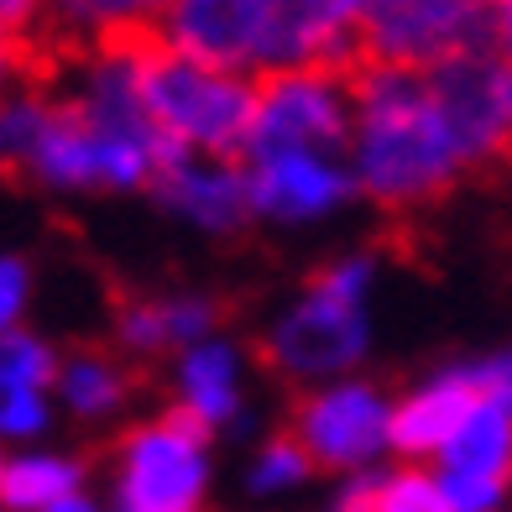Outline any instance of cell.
I'll use <instances>...</instances> for the list:
<instances>
[{
	"label": "cell",
	"instance_id": "26",
	"mask_svg": "<svg viewBox=\"0 0 512 512\" xmlns=\"http://www.w3.org/2000/svg\"><path fill=\"white\" fill-rule=\"evenodd\" d=\"M48 11H53V0H0V32L21 42L32 27L48 21Z\"/></svg>",
	"mask_w": 512,
	"mask_h": 512
},
{
	"label": "cell",
	"instance_id": "22",
	"mask_svg": "<svg viewBox=\"0 0 512 512\" xmlns=\"http://www.w3.org/2000/svg\"><path fill=\"white\" fill-rule=\"evenodd\" d=\"M377 512H450V507H445L439 481H429L424 471H403V476L382 481Z\"/></svg>",
	"mask_w": 512,
	"mask_h": 512
},
{
	"label": "cell",
	"instance_id": "7",
	"mask_svg": "<svg viewBox=\"0 0 512 512\" xmlns=\"http://www.w3.org/2000/svg\"><path fill=\"white\" fill-rule=\"evenodd\" d=\"M209 424L194 408H168L121 445V507L126 512H199Z\"/></svg>",
	"mask_w": 512,
	"mask_h": 512
},
{
	"label": "cell",
	"instance_id": "24",
	"mask_svg": "<svg viewBox=\"0 0 512 512\" xmlns=\"http://www.w3.org/2000/svg\"><path fill=\"white\" fill-rule=\"evenodd\" d=\"M27 298H32V267L21 256H0V335L21 324Z\"/></svg>",
	"mask_w": 512,
	"mask_h": 512
},
{
	"label": "cell",
	"instance_id": "18",
	"mask_svg": "<svg viewBox=\"0 0 512 512\" xmlns=\"http://www.w3.org/2000/svg\"><path fill=\"white\" fill-rule=\"evenodd\" d=\"M209 324H215V309L199 304V298H183V304H131L121 314V340L131 351H162V345L199 340Z\"/></svg>",
	"mask_w": 512,
	"mask_h": 512
},
{
	"label": "cell",
	"instance_id": "9",
	"mask_svg": "<svg viewBox=\"0 0 512 512\" xmlns=\"http://www.w3.org/2000/svg\"><path fill=\"white\" fill-rule=\"evenodd\" d=\"M387 429H392V413L382 408V398L371 387H330L293 408L288 439L314 465L345 471V465H361L377 455L387 445Z\"/></svg>",
	"mask_w": 512,
	"mask_h": 512
},
{
	"label": "cell",
	"instance_id": "20",
	"mask_svg": "<svg viewBox=\"0 0 512 512\" xmlns=\"http://www.w3.org/2000/svg\"><path fill=\"white\" fill-rule=\"evenodd\" d=\"M58 351L32 330H6L0 335V387H27V392H48L58 382Z\"/></svg>",
	"mask_w": 512,
	"mask_h": 512
},
{
	"label": "cell",
	"instance_id": "4",
	"mask_svg": "<svg viewBox=\"0 0 512 512\" xmlns=\"http://www.w3.org/2000/svg\"><path fill=\"white\" fill-rule=\"evenodd\" d=\"M136 79L152 126L168 136L183 157H241L251 136L256 84L225 68H209L189 53H173L168 42H136Z\"/></svg>",
	"mask_w": 512,
	"mask_h": 512
},
{
	"label": "cell",
	"instance_id": "17",
	"mask_svg": "<svg viewBox=\"0 0 512 512\" xmlns=\"http://www.w3.org/2000/svg\"><path fill=\"white\" fill-rule=\"evenodd\" d=\"M178 387H183V408H194L209 429L220 418L236 413V361H230L225 345H199V351L183 356V371H178Z\"/></svg>",
	"mask_w": 512,
	"mask_h": 512
},
{
	"label": "cell",
	"instance_id": "13",
	"mask_svg": "<svg viewBox=\"0 0 512 512\" xmlns=\"http://www.w3.org/2000/svg\"><path fill=\"white\" fill-rule=\"evenodd\" d=\"M486 403V382H481V366H460V371H445L439 382H429L424 392L392 413V429L387 439L408 455H429V450H445L450 439L460 434V424L471 418L476 408Z\"/></svg>",
	"mask_w": 512,
	"mask_h": 512
},
{
	"label": "cell",
	"instance_id": "30",
	"mask_svg": "<svg viewBox=\"0 0 512 512\" xmlns=\"http://www.w3.org/2000/svg\"><path fill=\"white\" fill-rule=\"evenodd\" d=\"M0 476H6V455H0Z\"/></svg>",
	"mask_w": 512,
	"mask_h": 512
},
{
	"label": "cell",
	"instance_id": "14",
	"mask_svg": "<svg viewBox=\"0 0 512 512\" xmlns=\"http://www.w3.org/2000/svg\"><path fill=\"white\" fill-rule=\"evenodd\" d=\"M173 0H53L48 27L74 48H105V42H142L157 37Z\"/></svg>",
	"mask_w": 512,
	"mask_h": 512
},
{
	"label": "cell",
	"instance_id": "23",
	"mask_svg": "<svg viewBox=\"0 0 512 512\" xmlns=\"http://www.w3.org/2000/svg\"><path fill=\"white\" fill-rule=\"evenodd\" d=\"M439 492H445L450 512H492L497 497H502V481L471 476V471H450V476H439Z\"/></svg>",
	"mask_w": 512,
	"mask_h": 512
},
{
	"label": "cell",
	"instance_id": "19",
	"mask_svg": "<svg viewBox=\"0 0 512 512\" xmlns=\"http://www.w3.org/2000/svg\"><path fill=\"white\" fill-rule=\"evenodd\" d=\"M58 398L74 408L79 418H100V413H110V408H121V398H126V371L115 366L110 356H74V361H63L58 366Z\"/></svg>",
	"mask_w": 512,
	"mask_h": 512
},
{
	"label": "cell",
	"instance_id": "16",
	"mask_svg": "<svg viewBox=\"0 0 512 512\" xmlns=\"http://www.w3.org/2000/svg\"><path fill=\"white\" fill-rule=\"evenodd\" d=\"M439 455H445L450 471L492 476V481L507 486V476H512V413L497 408V403H481Z\"/></svg>",
	"mask_w": 512,
	"mask_h": 512
},
{
	"label": "cell",
	"instance_id": "5",
	"mask_svg": "<svg viewBox=\"0 0 512 512\" xmlns=\"http://www.w3.org/2000/svg\"><path fill=\"white\" fill-rule=\"evenodd\" d=\"M351 74L330 68H298V74H272L256 79V105H251V136H246V162L251 157H283V152H319L340 157L351 147Z\"/></svg>",
	"mask_w": 512,
	"mask_h": 512
},
{
	"label": "cell",
	"instance_id": "15",
	"mask_svg": "<svg viewBox=\"0 0 512 512\" xmlns=\"http://www.w3.org/2000/svg\"><path fill=\"white\" fill-rule=\"evenodd\" d=\"M79 486H84V465L79 460L32 450V455L6 460V476H0V507L6 512H48L53 502L74 497Z\"/></svg>",
	"mask_w": 512,
	"mask_h": 512
},
{
	"label": "cell",
	"instance_id": "25",
	"mask_svg": "<svg viewBox=\"0 0 512 512\" xmlns=\"http://www.w3.org/2000/svg\"><path fill=\"white\" fill-rule=\"evenodd\" d=\"M309 465H314V460L283 434V439H272V450L262 455V465H256V486H288V481L304 476Z\"/></svg>",
	"mask_w": 512,
	"mask_h": 512
},
{
	"label": "cell",
	"instance_id": "8",
	"mask_svg": "<svg viewBox=\"0 0 512 512\" xmlns=\"http://www.w3.org/2000/svg\"><path fill=\"white\" fill-rule=\"evenodd\" d=\"M429 84L439 95V110L460 142L465 168H486V162H502L512 152V131H507V100H502V68L497 53H465L429 68Z\"/></svg>",
	"mask_w": 512,
	"mask_h": 512
},
{
	"label": "cell",
	"instance_id": "6",
	"mask_svg": "<svg viewBox=\"0 0 512 512\" xmlns=\"http://www.w3.org/2000/svg\"><path fill=\"white\" fill-rule=\"evenodd\" d=\"M492 48V0H361V58L439 68Z\"/></svg>",
	"mask_w": 512,
	"mask_h": 512
},
{
	"label": "cell",
	"instance_id": "27",
	"mask_svg": "<svg viewBox=\"0 0 512 512\" xmlns=\"http://www.w3.org/2000/svg\"><path fill=\"white\" fill-rule=\"evenodd\" d=\"M492 53L502 68H512V0H492Z\"/></svg>",
	"mask_w": 512,
	"mask_h": 512
},
{
	"label": "cell",
	"instance_id": "1",
	"mask_svg": "<svg viewBox=\"0 0 512 512\" xmlns=\"http://www.w3.org/2000/svg\"><path fill=\"white\" fill-rule=\"evenodd\" d=\"M157 42L251 84L298 68L351 74L361 0H173Z\"/></svg>",
	"mask_w": 512,
	"mask_h": 512
},
{
	"label": "cell",
	"instance_id": "29",
	"mask_svg": "<svg viewBox=\"0 0 512 512\" xmlns=\"http://www.w3.org/2000/svg\"><path fill=\"white\" fill-rule=\"evenodd\" d=\"M48 512H100V507H95V502H89L84 492H74V497H63V502H53Z\"/></svg>",
	"mask_w": 512,
	"mask_h": 512
},
{
	"label": "cell",
	"instance_id": "3",
	"mask_svg": "<svg viewBox=\"0 0 512 512\" xmlns=\"http://www.w3.org/2000/svg\"><path fill=\"white\" fill-rule=\"evenodd\" d=\"M0 168L27 173L42 189H152L168 157L115 136L53 89L11 84L0 95Z\"/></svg>",
	"mask_w": 512,
	"mask_h": 512
},
{
	"label": "cell",
	"instance_id": "11",
	"mask_svg": "<svg viewBox=\"0 0 512 512\" xmlns=\"http://www.w3.org/2000/svg\"><path fill=\"white\" fill-rule=\"evenodd\" d=\"M246 194L251 215L272 220H314L356 194L351 162L319 157V152H283V157H251L246 162Z\"/></svg>",
	"mask_w": 512,
	"mask_h": 512
},
{
	"label": "cell",
	"instance_id": "28",
	"mask_svg": "<svg viewBox=\"0 0 512 512\" xmlns=\"http://www.w3.org/2000/svg\"><path fill=\"white\" fill-rule=\"evenodd\" d=\"M16 68H21V42L16 37H6L0 32V95L11 89V79H16Z\"/></svg>",
	"mask_w": 512,
	"mask_h": 512
},
{
	"label": "cell",
	"instance_id": "21",
	"mask_svg": "<svg viewBox=\"0 0 512 512\" xmlns=\"http://www.w3.org/2000/svg\"><path fill=\"white\" fill-rule=\"evenodd\" d=\"M48 392H27V387H0V439H37L48 429Z\"/></svg>",
	"mask_w": 512,
	"mask_h": 512
},
{
	"label": "cell",
	"instance_id": "12",
	"mask_svg": "<svg viewBox=\"0 0 512 512\" xmlns=\"http://www.w3.org/2000/svg\"><path fill=\"white\" fill-rule=\"evenodd\" d=\"M152 189L173 215L194 220L204 230H236L251 215L246 162H236V157H183L157 173Z\"/></svg>",
	"mask_w": 512,
	"mask_h": 512
},
{
	"label": "cell",
	"instance_id": "31",
	"mask_svg": "<svg viewBox=\"0 0 512 512\" xmlns=\"http://www.w3.org/2000/svg\"><path fill=\"white\" fill-rule=\"evenodd\" d=\"M0 512H6V507H0Z\"/></svg>",
	"mask_w": 512,
	"mask_h": 512
},
{
	"label": "cell",
	"instance_id": "2",
	"mask_svg": "<svg viewBox=\"0 0 512 512\" xmlns=\"http://www.w3.org/2000/svg\"><path fill=\"white\" fill-rule=\"evenodd\" d=\"M351 178L382 209H418L450 194L471 173L460 142L439 110L429 68L366 63L351 74Z\"/></svg>",
	"mask_w": 512,
	"mask_h": 512
},
{
	"label": "cell",
	"instance_id": "10",
	"mask_svg": "<svg viewBox=\"0 0 512 512\" xmlns=\"http://www.w3.org/2000/svg\"><path fill=\"white\" fill-rule=\"evenodd\" d=\"M366 340V319L361 304H335V298L309 293L262 345V366L277 377H324V371H340L345 361L361 356Z\"/></svg>",
	"mask_w": 512,
	"mask_h": 512
}]
</instances>
